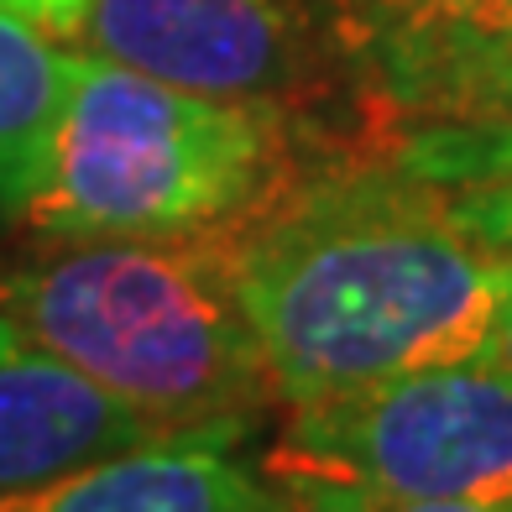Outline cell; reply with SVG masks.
Returning a JSON list of instances; mask_svg holds the SVG:
<instances>
[{
  "mask_svg": "<svg viewBox=\"0 0 512 512\" xmlns=\"http://www.w3.org/2000/svg\"><path fill=\"white\" fill-rule=\"evenodd\" d=\"M157 434L162 429H152L142 413L42 351L0 314V492L48 481L68 465L115 455Z\"/></svg>",
  "mask_w": 512,
  "mask_h": 512,
  "instance_id": "cell-8",
  "label": "cell"
},
{
  "mask_svg": "<svg viewBox=\"0 0 512 512\" xmlns=\"http://www.w3.org/2000/svg\"><path fill=\"white\" fill-rule=\"evenodd\" d=\"M230 272L283 408L476 356L512 298V262L408 173L314 183L230 241Z\"/></svg>",
  "mask_w": 512,
  "mask_h": 512,
  "instance_id": "cell-1",
  "label": "cell"
},
{
  "mask_svg": "<svg viewBox=\"0 0 512 512\" xmlns=\"http://www.w3.org/2000/svg\"><path fill=\"white\" fill-rule=\"evenodd\" d=\"M251 512H382L366 492L330 476H304V471H267V492Z\"/></svg>",
  "mask_w": 512,
  "mask_h": 512,
  "instance_id": "cell-12",
  "label": "cell"
},
{
  "mask_svg": "<svg viewBox=\"0 0 512 512\" xmlns=\"http://www.w3.org/2000/svg\"><path fill=\"white\" fill-rule=\"evenodd\" d=\"M277 110L74 53L27 225L42 241L220 236L267 194Z\"/></svg>",
  "mask_w": 512,
  "mask_h": 512,
  "instance_id": "cell-3",
  "label": "cell"
},
{
  "mask_svg": "<svg viewBox=\"0 0 512 512\" xmlns=\"http://www.w3.org/2000/svg\"><path fill=\"white\" fill-rule=\"evenodd\" d=\"M267 471L330 476L377 507L512 492V371L465 356L288 408Z\"/></svg>",
  "mask_w": 512,
  "mask_h": 512,
  "instance_id": "cell-4",
  "label": "cell"
},
{
  "mask_svg": "<svg viewBox=\"0 0 512 512\" xmlns=\"http://www.w3.org/2000/svg\"><path fill=\"white\" fill-rule=\"evenodd\" d=\"M68 63L74 53H63L53 32L0 11V236L27 225L68 89Z\"/></svg>",
  "mask_w": 512,
  "mask_h": 512,
  "instance_id": "cell-9",
  "label": "cell"
},
{
  "mask_svg": "<svg viewBox=\"0 0 512 512\" xmlns=\"http://www.w3.org/2000/svg\"><path fill=\"white\" fill-rule=\"evenodd\" d=\"M330 16V32L340 48H351L361 37H377L408 21H434V16H465V11H492L512 0H319Z\"/></svg>",
  "mask_w": 512,
  "mask_h": 512,
  "instance_id": "cell-10",
  "label": "cell"
},
{
  "mask_svg": "<svg viewBox=\"0 0 512 512\" xmlns=\"http://www.w3.org/2000/svg\"><path fill=\"white\" fill-rule=\"evenodd\" d=\"M439 204L450 209V220L471 241H481L486 251L512 262V168L476 178V183H455L450 194H439Z\"/></svg>",
  "mask_w": 512,
  "mask_h": 512,
  "instance_id": "cell-11",
  "label": "cell"
},
{
  "mask_svg": "<svg viewBox=\"0 0 512 512\" xmlns=\"http://www.w3.org/2000/svg\"><path fill=\"white\" fill-rule=\"evenodd\" d=\"M0 11H6V16H21V21H32V27L63 37V32H79L89 0H0Z\"/></svg>",
  "mask_w": 512,
  "mask_h": 512,
  "instance_id": "cell-13",
  "label": "cell"
},
{
  "mask_svg": "<svg viewBox=\"0 0 512 512\" xmlns=\"http://www.w3.org/2000/svg\"><path fill=\"white\" fill-rule=\"evenodd\" d=\"M241 439L246 429L157 434L0 492V512H251L267 492V465H251Z\"/></svg>",
  "mask_w": 512,
  "mask_h": 512,
  "instance_id": "cell-6",
  "label": "cell"
},
{
  "mask_svg": "<svg viewBox=\"0 0 512 512\" xmlns=\"http://www.w3.org/2000/svg\"><path fill=\"white\" fill-rule=\"evenodd\" d=\"M476 356L492 361V366H502V371H512V298L502 304V314H497V324H492V335H486V345H481Z\"/></svg>",
  "mask_w": 512,
  "mask_h": 512,
  "instance_id": "cell-15",
  "label": "cell"
},
{
  "mask_svg": "<svg viewBox=\"0 0 512 512\" xmlns=\"http://www.w3.org/2000/svg\"><path fill=\"white\" fill-rule=\"evenodd\" d=\"M89 53L215 100H262L304 79L309 16L298 0H89Z\"/></svg>",
  "mask_w": 512,
  "mask_h": 512,
  "instance_id": "cell-5",
  "label": "cell"
},
{
  "mask_svg": "<svg viewBox=\"0 0 512 512\" xmlns=\"http://www.w3.org/2000/svg\"><path fill=\"white\" fill-rule=\"evenodd\" d=\"M387 110L434 126H512V6L408 21L345 48Z\"/></svg>",
  "mask_w": 512,
  "mask_h": 512,
  "instance_id": "cell-7",
  "label": "cell"
},
{
  "mask_svg": "<svg viewBox=\"0 0 512 512\" xmlns=\"http://www.w3.org/2000/svg\"><path fill=\"white\" fill-rule=\"evenodd\" d=\"M0 314L162 434L251 429L277 403L230 241H53L0 277Z\"/></svg>",
  "mask_w": 512,
  "mask_h": 512,
  "instance_id": "cell-2",
  "label": "cell"
},
{
  "mask_svg": "<svg viewBox=\"0 0 512 512\" xmlns=\"http://www.w3.org/2000/svg\"><path fill=\"white\" fill-rule=\"evenodd\" d=\"M382 512H512V492H502V497H445V502H392Z\"/></svg>",
  "mask_w": 512,
  "mask_h": 512,
  "instance_id": "cell-14",
  "label": "cell"
}]
</instances>
